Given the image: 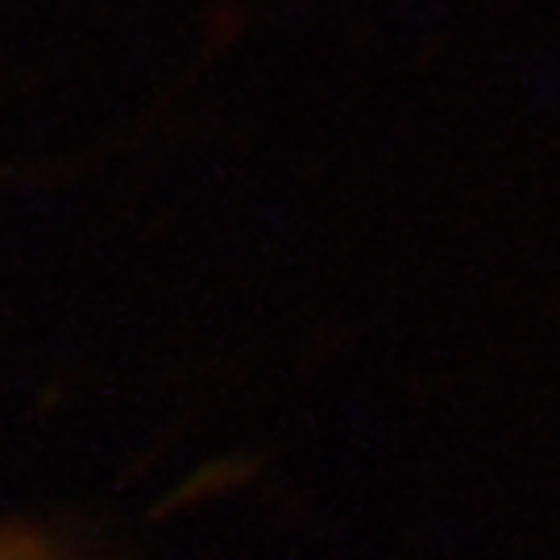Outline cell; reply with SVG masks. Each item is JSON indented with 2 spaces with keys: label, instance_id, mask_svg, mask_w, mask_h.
I'll return each instance as SVG.
<instances>
[{
  "label": "cell",
  "instance_id": "cell-1",
  "mask_svg": "<svg viewBox=\"0 0 560 560\" xmlns=\"http://www.w3.org/2000/svg\"><path fill=\"white\" fill-rule=\"evenodd\" d=\"M0 560H75L71 548L55 540L50 532L30 523H4L0 527Z\"/></svg>",
  "mask_w": 560,
  "mask_h": 560
}]
</instances>
